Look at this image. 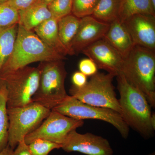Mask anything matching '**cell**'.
Here are the masks:
<instances>
[{
	"instance_id": "obj_1",
	"label": "cell",
	"mask_w": 155,
	"mask_h": 155,
	"mask_svg": "<svg viewBox=\"0 0 155 155\" xmlns=\"http://www.w3.org/2000/svg\"><path fill=\"white\" fill-rule=\"evenodd\" d=\"M116 77L122 119L128 127L143 138H150L155 131L151 124V107L142 92L128 83L122 74L119 73Z\"/></svg>"
},
{
	"instance_id": "obj_2",
	"label": "cell",
	"mask_w": 155,
	"mask_h": 155,
	"mask_svg": "<svg viewBox=\"0 0 155 155\" xmlns=\"http://www.w3.org/2000/svg\"><path fill=\"white\" fill-rule=\"evenodd\" d=\"M128 83L144 95L151 107H155V52L135 45L123 58L120 73Z\"/></svg>"
},
{
	"instance_id": "obj_3",
	"label": "cell",
	"mask_w": 155,
	"mask_h": 155,
	"mask_svg": "<svg viewBox=\"0 0 155 155\" xmlns=\"http://www.w3.org/2000/svg\"><path fill=\"white\" fill-rule=\"evenodd\" d=\"M66 56L49 47L32 31L18 24L14 51L3 65L0 75L37 62L63 60Z\"/></svg>"
},
{
	"instance_id": "obj_4",
	"label": "cell",
	"mask_w": 155,
	"mask_h": 155,
	"mask_svg": "<svg viewBox=\"0 0 155 155\" xmlns=\"http://www.w3.org/2000/svg\"><path fill=\"white\" fill-rule=\"evenodd\" d=\"M63 60L41 62L38 88L32 102L40 104L51 110L69 96L65 87L67 72Z\"/></svg>"
},
{
	"instance_id": "obj_5",
	"label": "cell",
	"mask_w": 155,
	"mask_h": 155,
	"mask_svg": "<svg viewBox=\"0 0 155 155\" xmlns=\"http://www.w3.org/2000/svg\"><path fill=\"white\" fill-rule=\"evenodd\" d=\"M40 72L38 67H22L0 75L7 90V108L18 107L32 102L38 88Z\"/></svg>"
},
{
	"instance_id": "obj_6",
	"label": "cell",
	"mask_w": 155,
	"mask_h": 155,
	"mask_svg": "<svg viewBox=\"0 0 155 155\" xmlns=\"http://www.w3.org/2000/svg\"><path fill=\"white\" fill-rule=\"evenodd\" d=\"M115 76L97 72L83 87L72 86L69 90L71 96L87 104L111 109L120 114L119 100L116 97L113 81Z\"/></svg>"
},
{
	"instance_id": "obj_7",
	"label": "cell",
	"mask_w": 155,
	"mask_h": 155,
	"mask_svg": "<svg viewBox=\"0 0 155 155\" xmlns=\"http://www.w3.org/2000/svg\"><path fill=\"white\" fill-rule=\"evenodd\" d=\"M51 111L36 102L18 107L8 108V146L14 150L20 142L24 140L26 135L41 124Z\"/></svg>"
},
{
	"instance_id": "obj_8",
	"label": "cell",
	"mask_w": 155,
	"mask_h": 155,
	"mask_svg": "<svg viewBox=\"0 0 155 155\" xmlns=\"http://www.w3.org/2000/svg\"><path fill=\"white\" fill-rule=\"evenodd\" d=\"M52 110L78 120H101L113 125L123 138H127L129 135V127L118 112L108 108L87 104L71 96H69L64 101Z\"/></svg>"
},
{
	"instance_id": "obj_9",
	"label": "cell",
	"mask_w": 155,
	"mask_h": 155,
	"mask_svg": "<svg viewBox=\"0 0 155 155\" xmlns=\"http://www.w3.org/2000/svg\"><path fill=\"white\" fill-rule=\"evenodd\" d=\"M84 122L73 119L51 110L49 115L36 129L25 137L27 144L38 139H42L62 145L72 130L82 127Z\"/></svg>"
},
{
	"instance_id": "obj_10",
	"label": "cell",
	"mask_w": 155,
	"mask_h": 155,
	"mask_svg": "<svg viewBox=\"0 0 155 155\" xmlns=\"http://www.w3.org/2000/svg\"><path fill=\"white\" fill-rule=\"evenodd\" d=\"M61 149L67 153L87 155H113L114 151L107 140L90 133L80 134L72 130L67 135Z\"/></svg>"
},
{
	"instance_id": "obj_11",
	"label": "cell",
	"mask_w": 155,
	"mask_h": 155,
	"mask_svg": "<svg viewBox=\"0 0 155 155\" xmlns=\"http://www.w3.org/2000/svg\"><path fill=\"white\" fill-rule=\"evenodd\" d=\"M81 53L92 60L97 68L108 73L117 76L120 73L123 58L104 38L88 46Z\"/></svg>"
},
{
	"instance_id": "obj_12",
	"label": "cell",
	"mask_w": 155,
	"mask_h": 155,
	"mask_svg": "<svg viewBox=\"0 0 155 155\" xmlns=\"http://www.w3.org/2000/svg\"><path fill=\"white\" fill-rule=\"evenodd\" d=\"M134 44L155 50V16L150 14L133 15L123 22Z\"/></svg>"
},
{
	"instance_id": "obj_13",
	"label": "cell",
	"mask_w": 155,
	"mask_h": 155,
	"mask_svg": "<svg viewBox=\"0 0 155 155\" xmlns=\"http://www.w3.org/2000/svg\"><path fill=\"white\" fill-rule=\"evenodd\" d=\"M110 24L98 21L91 16L81 18L78 30L71 47L72 55L78 54L82 50L104 38Z\"/></svg>"
},
{
	"instance_id": "obj_14",
	"label": "cell",
	"mask_w": 155,
	"mask_h": 155,
	"mask_svg": "<svg viewBox=\"0 0 155 155\" xmlns=\"http://www.w3.org/2000/svg\"><path fill=\"white\" fill-rule=\"evenodd\" d=\"M124 58L135 45L124 23L118 19L110 24L104 38Z\"/></svg>"
},
{
	"instance_id": "obj_15",
	"label": "cell",
	"mask_w": 155,
	"mask_h": 155,
	"mask_svg": "<svg viewBox=\"0 0 155 155\" xmlns=\"http://www.w3.org/2000/svg\"><path fill=\"white\" fill-rule=\"evenodd\" d=\"M58 21V19L51 17L43 22L33 30L39 38L49 47L66 56L68 53L59 38Z\"/></svg>"
},
{
	"instance_id": "obj_16",
	"label": "cell",
	"mask_w": 155,
	"mask_h": 155,
	"mask_svg": "<svg viewBox=\"0 0 155 155\" xmlns=\"http://www.w3.org/2000/svg\"><path fill=\"white\" fill-rule=\"evenodd\" d=\"M18 12V24L28 30H33L43 22L52 17L48 6L40 4H33L27 9Z\"/></svg>"
},
{
	"instance_id": "obj_17",
	"label": "cell",
	"mask_w": 155,
	"mask_h": 155,
	"mask_svg": "<svg viewBox=\"0 0 155 155\" xmlns=\"http://www.w3.org/2000/svg\"><path fill=\"white\" fill-rule=\"evenodd\" d=\"M81 18L72 14L62 17L58 21V34L62 44L68 54L72 55L71 47L78 30Z\"/></svg>"
},
{
	"instance_id": "obj_18",
	"label": "cell",
	"mask_w": 155,
	"mask_h": 155,
	"mask_svg": "<svg viewBox=\"0 0 155 155\" xmlns=\"http://www.w3.org/2000/svg\"><path fill=\"white\" fill-rule=\"evenodd\" d=\"M155 11L152 0H120L118 19L123 22L135 14L155 16Z\"/></svg>"
},
{
	"instance_id": "obj_19",
	"label": "cell",
	"mask_w": 155,
	"mask_h": 155,
	"mask_svg": "<svg viewBox=\"0 0 155 155\" xmlns=\"http://www.w3.org/2000/svg\"><path fill=\"white\" fill-rule=\"evenodd\" d=\"M18 24L0 29V71L14 51Z\"/></svg>"
},
{
	"instance_id": "obj_20",
	"label": "cell",
	"mask_w": 155,
	"mask_h": 155,
	"mask_svg": "<svg viewBox=\"0 0 155 155\" xmlns=\"http://www.w3.org/2000/svg\"><path fill=\"white\" fill-rule=\"evenodd\" d=\"M120 0H100L91 17L110 24L118 19Z\"/></svg>"
},
{
	"instance_id": "obj_21",
	"label": "cell",
	"mask_w": 155,
	"mask_h": 155,
	"mask_svg": "<svg viewBox=\"0 0 155 155\" xmlns=\"http://www.w3.org/2000/svg\"><path fill=\"white\" fill-rule=\"evenodd\" d=\"M7 90L0 80V152L8 146L9 120L7 112Z\"/></svg>"
},
{
	"instance_id": "obj_22",
	"label": "cell",
	"mask_w": 155,
	"mask_h": 155,
	"mask_svg": "<svg viewBox=\"0 0 155 155\" xmlns=\"http://www.w3.org/2000/svg\"><path fill=\"white\" fill-rule=\"evenodd\" d=\"M100 0H72V14L81 18L91 16Z\"/></svg>"
},
{
	"instance_id": "obj_23",
	"label": "cell",
	"mask_w": 155,
	"mask_h": 155,
	"mask_svg": "<svg viewBox=\"0 0 155 155\" xmlns=\"http://www.w3.org/2000/svg\"><path fill=\"white\" fill-rule=\"evenodd\" d=\"M19 12L6 3L0 4V29L19 23Z\"/></svg>"
},
{
	"instance_id": "obj_24",
	"label": "cell",
	"mask_w": 155,
	"mask_h": 155,
	"mask_svg": "<svg viewBox=\"0 0 155 155\" xmlns=\"http://www.w3.org/2000/svg\"><path fill=\"white\" fill-rule=\"evenodd\" d=\"M32 155H48L53 150L61 148V145L42 139H38L28 144Z\"/></svg>"
},
{
	"instance_id": "obj_25",
	"label": "cell",
	"mask_w": 155,
	"mask_h": 155,
	"mask_svg": "<svg viewBox=\"0 0 155 155\" xmlns=\"http://www.w3.org/2000/svg\"><path fill=\"white\" fill-rule=\"evenodd\" d=\"M72 0H53L48 5L53 17L58 19L72 14Z\"/></svg>"
},
{
	"instance_id": "obj_26",
	"label": "cell",
	"mask_w": 155,
	"mask_h": 155,
	"mask_svg": "<svg viewBox=\"0 0 155 155\" xmlns=\"http://www.w3.org/2000/svg\"><path fill=\"white\" fill-rule=\"evenodd\" d=\"M79 71L86 76H92L97 72V67L89 58L81 60L78 64Z\"/></svg>"
},
{
	"instance_id": "obj_27",
	"label": "cell",
	"mask_w": 155,
	"mask_h": 155,
	"mask_svg": "<svg viewBox=\"0 0 155 155\" xmlns=\"http://www.w3.org/2000/svg\"><path fill=\"white\" fill-rule=\"evenodd\" d=\"M36 0H10L5 3L17 11H22L29 8L35 3Z\"/></svg>"
},
{
	"instance_id": "obj_28",
	"label": "cell",
	"mask_w": 155,
	"mask_h": 155,
	"mask_svg": "<svg viewBox=\"0 0 155 155\" xmlns=\"http://www.w3.org/2000/svg\"><path fill=\"white\" fill-rule=\"evenodd\" d=\"M72 81L73 86L77 88L83 87L87 82V76L80 71L75 72L73 74Z\"/></svg>"
},
{
	"instance_id": "obj_29",
	"label": "cell",
	"mask_w": 155,
	"mask_h": 155,
	"mask_svg": "<svg viewBox=\"0 0 155 155\" xmlns=\"http://www.w3.org/2000/svg\"><path fill=\"white\" fill-rule=\"evenodd\" d=\"M12 155H32L31 153L28 144L25 143L24 140L19 143L14 150Z\"/></svg>"
},
{
	"instance_id": "obj_30",
	"label": "cell",
	"mask_w": 155,
	"mask_h": 155,
	"mask_svg": "<svg viewBox=\"0 0 155 155\" xmlns=\"http://www.w3.org/2000/svg\"><path fill=\"white\" fill-rule=\"evenodd\" d=\"M14 150L8 146L5 148L0 152V155H12Z\"/></svg>"
},
{
	"instance_id": "obj_31",
	"label": "cell",
	"mask_w": 155,
	"mask_h": 155,
	"mask_svg": "<svg viewBox=\"0 0 155 155\" xmlns=\"http://www.w3.org/2000/svg\"><path fill=\"white\" fill-rule=\"evenodd\" d=\"M53 1V0H36L34 4H40L48 6Z\"/></svg>"
},
{
	"instance_id": "obj_32",
	"label": "cell",
	"mask_w": 155,
	"mask_h": 155,
	"mask_svg": "<svg viewBox=\"0 0 155 155\" xmlns=\"http://www.w3.org/2000/svg\"><path fill=\"white\" fill-rule=\"evenodd\" d=\"M151 124L152 126L153 129L155 130V114L154 113L152 114L151 118Z\"/></svg>"
},
{
	"instance_id": "obj_33",
	"label": "cell",
	"mask_w": 155,
	"mask_h": 155,
	"mask_svg": "<svg viewBox=\"0 0 155 155\" xmlns=\"http://www.w3.org/2000/svg\"><path fill=\"white\" fill-rule=\"evenodd\" d=\"M10 0H0V4H4L9 2Z\"/></svg>"
},
{
	"instance_id": "obj_34",
	"label": "cell",
	"mask_w": 155,
	"mask_h": 155,
	"mask_svg": "<svg viewBox=\"0 0 155 155\" xmlns=\"http://www.w3.org/2000/svg\"><path fill=\"white\" fill-rule=\"evenodd\" d=\"M152 1L153 5L155 7V0H152Z\"/></svg>"
},
{
	"instance_id": "obj_35",
	"label": "cell",
	"mask_w": 155,
	"mask_h": 155,
	"mask_svg": "<svg viewBox=\"0 0 155 155\" xmlns=\"http://www.w3.org/2000/svg\"><path fill=\"white\" fill-rule=\"evenodd\" d=\"M148 155H155V152H153L151 153L150 154H149Z\"/></svg>"
}]
</instances>
